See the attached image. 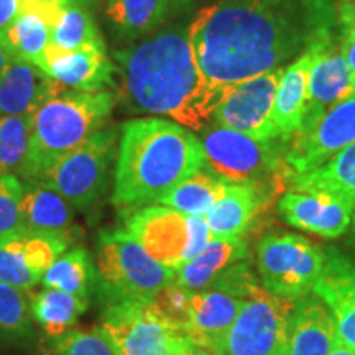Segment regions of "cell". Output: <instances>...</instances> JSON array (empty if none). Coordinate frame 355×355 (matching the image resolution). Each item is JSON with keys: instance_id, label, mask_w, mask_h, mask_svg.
<instances>
[{"instance_id": "1", "label": "cell", "mask_w": 355, "mask_h": 355, "mask_svg": "<svg viewBox=\"0 0 355 355\" xmlns=\"http://www.w3.org/2000/svg\"><path fill=\"white\" fill-rule=\"evenodd\" d=\"M340 28L334 0H212L188 24L202 74L219 87L288 66Z\"/></svg>"}, {"instance_id": "2", "label": "cell", "mask_w": 355, "mask_h": 355, "mask_svg": "<svg viewBox=\"0 0 355 355\" xmlns=\"http://www.w3.org/2000/svg\"><path fill=\"white\" fill-rule=\"evenodd\" d=\"M188 24L157 28L115 50L114 58L123 102L132 112L159 115L189 130H204L227 87L216 86L202 74L191 48Z\"/></svg>"}, {"instance_id": "3", "label": "cell", "mask_w": 355, "mask_h": 355, "mask_svg": "<svg viewBox=\"0 0 355 355\" xmlns=\"http://www.w3.org/2000/svg\"><path fill=\"white\" fill-rule=\"evenodd\" d=\"M202 168V144L189 128L158 117L127 121L115 162L114 206L132 211L159 202Z\"/></svg>"}, {"instance_id": "4", "label": "cell", "mask_w": 355, "mask_h": 355, "mask_svg": "<svg viewBox=\"0 0 355 355\" xmlns=\"http://www.w3.org/2000/svg\"><path fill=\"white\" fill-rule=\"evenodd\" d=\"M115 105L109 91L64 87L32 115V139L24 181L38 178L56 159L101 130Z\"/></svg>"}, {"instance_id": "5", "label": "cell", "mask_w": 355, "mask_h": 355, "mask_svg": "<svg viewBox=\"0 0 355 355\" xmlns=\"http://www.w3.org/2000/svg\"><path fill=\"white\" fill-rule=\"evenodd\" d=\"M97 288L102 303L148 301L175 283L176 272L152 259L127 230H104L96 243Z\"/></svg>"}, {"instance_id": "6", "label": "cell", "mask_w": 355, "mask_h": 355, "mask_svg": "<svg viewBox=\"0 0 355 355\" xmlns=\"http://www.w3.org/2000/svg\"><path fill=\"white\" fill-rule=\"evenodd\" d=\"M117 137L115 127L101 128L35 180L60 193L74 209H91L107 193L110 168L117 157Z\"/></svg>"}, {"instance_id": "7", "label": "cell", "mask_w": 355, "mask_h": 355, "mask_svg": "<svg viewBox=\"0 0 355 355\" xmlns=\"http://www.w3.org/2000/svg\"><path fill=\"white\" fill-rule=\"evenodd\" d=\"M125 230L152 259L176 270L194 259L212 234L204 216H188L166 206L132 209Z\"/></svg>"}, {"instance_id": "8", "label": "cell", "mask_w": 355, "mask_h": 355, "mask_svg": "<svg viewBox=\"0 0 355 355\" xmlns=\"http://www.w3.org/2000/svg\"><path fill=\"white\" fill-rule=\"evenodd\" d=\"M326 259L321 247L298 234H266L257 245V265L265 291L282 300L298 301L308 296Z\"/></svg>"}, {"instance_id": "9", "label": "cell", "mask_w": 355, "mask_h": 355, "mask_svg": "<svg viewBox=\"0 0 355 355\" xmlns=\"http://www.w3.org/2000/svg\"><path fill=\"white\" fill-rule=\"evenodd\" d=\"M199 140L206 166L227 183L263 184L278 171H285L283 157L288 141H260L220 125L204 128Z\"/></svg>"}, {"instance_id": "10", "label": "cell", "mask_w": 355, "mask_h": 355, "mask_svg": "<svg viewBox=\"0 0 355 355\" xmlns=\"http://www.w3.org/2000/svg\"><path fill=\"white\" fill-rule=\"evenodd\" d=\"M295 301L257 286L243 300L237 318L217 347V355H286L288 324Z\"/></svg>"}, {"instance_id": "11", "label": "cell", "mask_w": 355, "mask_h": 355, "mask_svg": "<svg viewBox=\"0 0 355 355\" xmlns=\"http://www.w3.org/2000/svg\"><path fill=\"white\" fill-rule=\"evenodd\" d=\"M99 327L119 355H171L188 340L166 326L146 301L104 304Z\"/></svg>"}, {"instance_id": "12", "label": "cell", "mask_w": 355, "mask_h": 355, "mask_svg": "<svg viewBox=\"0 0 355 355\" xmlns=\"http://www.w3.org/2000/svg\"><path fill=\"white\" fill-rule=\"evenodd\" d=\"M285 68L286 66H282L266 71L227 87L212 115V122L260 141L279 140L273 123V105Z\"/></svg>"}, {"instance_id": "13", "label": "cell", "mask_w": 355, "mask_h": 355, "mask_svg": "<svg viewBox=\"0 0 355 355\" xmlns=\"http://www.w3.org/2000/svg\"><path fill=\"white\" fill-rule=\"evenodd\" d=\"M355 144V94L327 110L313 125L288 141L285 176L300 175L324 165Z\"/></svg>"}, {"instance_id": "14", "label": "cell", "mask_w": 355, "mask_h": 355, "mask_svg": "<svg viewBox=\"0 0 355 355\" xmlns=\"http://www.w3.org/2000/svg\"><path fill=\"white\" fill-rule=\"evenodd\" d=\"M340 30L324 40L319 46L316 60L311 66L308 101H306L303 127L300 132L313 125L331 107L355 94L347 61L340 48Z\"/></svg>"}, {"instance_id": "15", "label": "cell", "mask_w": 355, "mask_h": 355, "mask_svg": "<svg viewBox=\"0 0 355 355\" xmlns=\"http://www.w3.org/2000/svg\"><path fill=\"white\" fill-rule=\"evenodd\" d=\"M40 69L61 86L78 91H105V87L114 84V74L117 73L105 43L86 44L78 50H64L50 43L44 50Z\"/></svg>"}, {"instance_id": "16", "label": "cell", "mask_w": 355, "mask_h": 355, "mask_svg": "<svg viewBox=\"0 0 355 355\" xmlns=\"http://www.w3.org/2000/svg\"><path fill=\"white\" fill-rule=\"evenodd\" d=\"M282 219L304 232L337 239L354 222L352 207L326 191H288L278 202Z\"/></svg>"}, {"instance_id": "17", "label": "cell", "mask_w": 355, "mask_h": 355, "mask_svg": "<svg viewBox=\"0 0 355 355\" xmlns=\"http://www.w3.org/2000/svg\"><path fill=\"white\" fill-rule=\"evenodd\" d=\"M329 35H326V37L318 40L316 43L311 44L308 50L301 53L283 71L273 105V123L278 132L279 140L290 141L303 127L306 101H308L309 71L314 60H316L319 46Z\"/></svg>"}, {"instance_id": "18", "label": "cell", "mask_w": 355, "mask_h": 355, "mask_svg": "<svg viewBox=\"0 0 355 355\" xmlns=\"http://www.w3.org/2000/svg\"><path fill=\"white\" fill-rule=\"evenodd\" d=\"M63 89L37 64L13 58L0 76V115H33Z\"/></svg>"}, {"instance_id": "19", "label": "cell", "mask_w": 355, "mask_h": 355, "mask_svg": "<svg viewBox=\"0 0 355 355\" xmlns=\"http://www.w3.org/2000/svg\"><path fill=\"white\" fill-rule=\"evenodd\" d=\"M313 293L331 311L337 339L355 349V265L336 254L327 255Z\"/></svg>"}, {"instance_id": "20", "label": "cell", "mask_w": 355, "mask_h": 355, "mask_svg": "<svg viewBox=\"0 0 355 355\" xmlns=\"http://www.w3.org/2000/svg\"><path fill=\"white\" fill-rule=\"evenodd\" d=\"M337 343L331 311L318 296L295 301L288 324L286 355H327Z\"/></svg>"}, {"instance_id": "21", "label": "cell", "mask_w": 355, "mask_h": 355, "mask_svg": "<svg viewBox=\"0 0 355 355\" xmlns=\"http://www.w3.org/2000/svg\"><path fill=\"white\" fill-rule=\"evenodd\" d=\"M25 232L58 234L76 239L74 207L55 189L38 180L25 181L20 204Z\"/></svg>"}, {"instance_id": "22", "label": "cell", "mask_w": 355, "mask_h": 355, "mask_svg": "<svg viewBox=\"0 0 355 355\" xmlns=\"http://www.w3.org/2000/svg\"><path fill=\"white\" fill-rule=\"evenodd\" d=\"M243 298L219 290L194 291L186 336L216 352L242 308Z\"/></svg>"}, {"instance_id": "23", "label": "cell", "mask_w": 355, "mask_h": 355, "mask_svg": "<svg viewBox=\"0 0 355 355\" xmlns=\"http://www.w3.org/2000/svg\"><path fill=\"white\" fill-rule=\"evenodd\" d=\"M266 196L263 184L229 183L222 198L204 216L212 237H243L263 207Z\"/></svg>"}, {"instance_id": "24", "label": "cell", "mask_w": 355, "mask_h": 355, "mask_svg": "<svg viewBox=\"0 0 355 355\" xmlns=\"http://www.w3.org/2000/svg\"><path fill=\"white\" fill-rule=\"evenodd\" d=\"M248 259L243 237H212L199 254L176 270L175 283L191 291L207 290L225 270Z\"/></svg>"}, {"instance_id": "25", "label": "cell", "mask_w": 355, "mask_h": 355, "mask_svg": "<svg viewBox=\"0 0 355 355\" xmlns=\"http://www.w3.org/2000/svg\"><path fill=\"white\" fill-rule=\"evenodd\" d=\"M171 13V0H105L104 15L115 37L135 42L159 28Z\"/></svg>"}, {"instance_id": "26", "label": "cell", "mask_w": 355, "mask_h": 355, "mask_svg": "<svg viewBox=\"0 0 355 355\" xmlns=\"http://www.w3.org/2000/svg\"><path fill=\"white\" fill-rule=\"evenodd\" d=\"M295 191H326L352 207L355 220V144L314 170L286 178Z\"/></svg>"}, {"instance_id": "27", "label": "cell", "mask_w": 355, "mask_h": 355, "mask_svg": "<svg viewBox=\"0 0 355 355\" xmlns=\"http://www.w3.org/2000/svg\"><path fill=\"white\" fill-rule=\"evenodd\" d=\"M42 285L50 290H60L89 300L97 288V273L94 260L86 247L76 245L64 252L44 272Z\"/></svg>"}, {"instance_id": "28", "label": "cell", "mask_w": 355, "mask_h": 355, "mask_svg": "<svg viewBox=\"0 0 355 355\" xmlns=\"http://www.w3.org/2000/svg\"><path fill=\"white\" fill-rule=\"evenodd\" d=\"M32 318L46 336H63L76 324L79 316L87 309L89 300L60 290L40 291L32 295Z\"/></svg>"}, {"instance_id": "29", "label": "cell", "mask_w": 355, "mask_h": 355, "mask_svg": "<svg viewBox=\"0 0 355 355\" xmlns=\"http://www.w3.org/2000/svg\"><path fill=\"white\" fill-rule=\"evenodd\" d=\"M227 184V181L202 168L171 189L159 204L188 216H206L222 198Z\"/></svg>"}, {"instance_id": "30", "label": "cell", "mask_w": 355, "mask_h": 355, "mask_svg": "<svg viewBox=\"0 0 355 355\" xmlns=\"http://www.w3.org/2000/svg\"><path fill=\"white\" fill-rule=\"evenodd\" d=\"M30 291L0 282V344L26 343L33 336Z\"/></svg>"}, {"instance_id": "31", "label": "cell", "mask_w": 355, "mask_h": 355, "mask_svg": "<svg viewBox=\"0 0 355 355\" xmlns=\"http://www.w3.org/2000/svg\"><path fill=\"white\" fill-rule=\"evenodd\" d=\"M32 139V115H0V175L24 176Z\"/></svg>"}, {"instance_id": "32", "label": "cell", "mask_w": 355, "mask_h": 355, "mask_svg": "<svg viewBox=\"0 0 355 355\" xmlns=\"http://www.w3.org/2000/svg\"><path fill=\"white\" fill-rule=\"evenodd\" d=\"M51 43L64 50H78L86 44H102L104 38L94 17L79 2L64 3L60 20L51 28Z\"/></svg>"}, {"instance_id": "33", "label": "cell", "mask_w": 355, "mask_h": 355, "mask_svg": "<svg viewBox=\"0 0 355 355\" xmlns=\"http://www.w3.org/2000/svg\"><path fill=\"white\" fill-rule=\"evenodd\" d=\"M13 56L37 64L40 68L44 50L51 43V28L35 13H20L3 32Z\"/></svg>"}, {"instance_id": "34", "label": "cell", "mask_w": 355, "mask_h": 355, "mask_svg": "<svg viewBox=\"0 0 355 355\" xmlns=\"http://www.w3.org/2000/svg\"><path fill=\"white\" fill-rule=\"evenodd\" d=\"M193 293L194 291L186 290L183 286H178L176 283H171L159 290L146 303L166 326H170L173 331L180 332V334H186L191 321Z\"/></svg>"}, {"instance_id": "35", "label": "cell", "mask_w": 355, "mask_h": 355, "mask_svg": "<svg viewBox=\"0 0 355 355\" xmlns=\"http://www.w3.org/2000/svg\"><path fill=\"white\" fill-rule=\"evenodd\" d=\"M74 239L58 234L25 232L24 260L33 275L42 278L55 261L68 250Z\"/></svg>"}, {"instance_id": "36", "label": "cell", "mask_w": 355, "mask_h": 355, "mask_svg": "<svg viewBox=\"0 0 355 355\" xmlns=\"http://www.w3.org/2000/svg\"><path fill=\"white\" fill-rule=\"evenodd\" d=\"M24 235L25 230L0 241V282L30 291L42 278L33 275L25 265Z\"/></svg>"}, {"instance_id": "37", "label": "cell", "mask_w": 355, "mask_h": 355, "mask_svg": "<svg viewBox=\"0 0 355 355\" xmlns=\"http://www.w3.org/2000/svg\"><path fill=\"white\" fill-rule=\"evenodd\" d=\"M50 355H119L112 340L99 326L91 331L69 329L53 337Z\"/></svg>"}, {"instance_id": "38", "label": "cell", "mask_w": 355, "mask_h": 355, "mask_svg": "<svg viewBox=\"0 0 355 355\" xmlns=\"http://www.w3.org/2000/svg\"><path fill=\"white\" fill-rule=\"evenodd\" d=\"M24 184L17 176L0 175V241L24 232L20 204Z\"/></svg>"}, {"instance_id": "39", "label": "cell", "mask_w": 355, "mask_h": 355, "mask_svg": "<svg viewBox=\"0 0 355 355\" xmlns=\"http://www.w3.org/2000/svg\"><path fill=\"white\" fill-rule=\"evenodd\" d=\"M63 3L51 2V0H21L20 13H35L50 25V28L60 20Z\"/></svg>"}, {"instance_id": "40", "label": "cell", "mask_w": 355, "mask_h": 355, "mask_svg": "<svg viewBox=\"0 0 355 355\" xmlns=\"http://www.w3.org/2000/svg\"><path fill=\"white\" fill-rule=\"evenodd\" d=\"M340 48H343L344 58L345 61H347L350 78H352L354 92H355V28L340 30Z\"/></svg>"}, {"instance_id": "41", "label": "cell", "mask_w": 355, "mask_h": 355, "mask_svg": "<svg viewBox=\"0 0 355 355\" xmlns=\"http://www.w3.org/2000/svg\"><path fill=\"white\" fill-rule=\"evenodd\" d=\"M21 0H0V35L20 15Z\"/></svg>"}, {"instance_id": "42", "label": "cell", "mask_w": 355, "mask_h": 355, "mask_svg": "<svg viewBox=\"0 0 355 355\" xmlns=\"http://www.w3.org/2000/svg\"><path fill=\"white\" fill-rule=\"evenodd\" d=\"M336 17L343 28H355V0L336 2Z\"/></svg>"}, {"instance_id": "43", "label": "cell", "mask_w": 355, "mask_h": 355, "mask_svg": "<svg viewBox=\"0 0 355 355\" xmlns=\"http://www.w3.org/2000/svg\"><path fill=\"white\" fill-rule=\"evenodd\" d=\"M171 355H217V354L209 347H204V345L193 343V340L188 337V340H186L181 347H178Z\"/></svg>"}, {"instance_id": "44", "label": "cell", "mask_w": 355, "mask_h": 355, "mask_svg": "<svg viewBox=\"0 0 355 355\" xmlns=\"http://www.w3.org/2000/svg\"><path fill=\"white\" fill-rule=\"evenodd\" d=\"M13 58H15V56H13L12 48L8 46L7 40L2 33V35H0V76H2L3 71L7 69V66L12 63Z\"/></svg>"}, {"instance_id": "45", "label": "cell", "mask_w": 355, "mask_h": 355, "mask_svg": "<svg viewBox=\"0 0 355 355\" xmlns=\"http://www.w3.org/2000/svg\"><path fill=\"white\" fill-rule=\"evenodd\" d=\"M196 2H201V0H171V13L186 12Z\"/></svg>"}, {"instance_id": "46", "label": "cell", "mask_w": 355, "mask_h": 355, "mask_svg": "<svg viewBox=\"0 0 355 355\" xmlns=\"http://www.w3.org/2000/svg\"><path fill=\"white\" fill-rule=\"evenodd\" d=\"M327 355H355V349L349 347L347 344L340 343L339 339H337V343L334 344V347L329 350V354Z\"/></svg>"}, {"instance_id": "47", "label": "cell", "mask_w": 355, "mask_h": 355, "mask_svg": "<svg viewBox=\"0 0 355 355\" xmlns=\"http://www.w3.org/2000/svg\"><path fill=\"white\" fill-rule=\"evenodd\" d=\"M76 2L83 3V6H86V7H91V6H96V3L102 2V0H76Z\"/></svg>"}, {"instance_id": "48", "label": "cell", "mask_w": 355, "mask_h": 355, "mask_svg": "<svg viewBox=\"0 0 355 355\" xmlns=\"http://www.w3.org/2000/svg\"><path fill=\"white\" fill-rule=\"evenodd\" d=\"M51 2H58V3H69V2H76V0H51Z\"/></svg>"}, {"instance_id": "49", "label": "cell", "mask_w": 355, "mask_h": 355, "mask_svg": "<svg viewBox=\"0 0 355 355\" xmlns=\"http://www.w3.org/2000/svg\"><path fill=\"white\" fill-rule=\"evenodd\" d=\"M334 2H349V0H334Z\"/></svg>"}]
</instances>
